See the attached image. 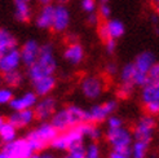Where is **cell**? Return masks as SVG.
<instances>
[{"mask_svg":"<svg viewBox=\"0 0 159 158\" xmlns=\"http://www.w3.org/2000/svg\"><path fill=\"white\" fill-rule=\"evenodd\" d=\"M154 7H155V13H157V16L159 17V3H155Z\"/></svg>","mask_w":159,"mask_h":158,"instance_id":"7bdbcfd3","label":"cell"},{"mask_svg":"<svg viewBox=\"0 0 159 158\" xmlns=\"http://www.w3.org/2000/svg\"><path fill=\"white\" fill-rule=\"evenodd\" d=\"M13 99V92L8 87H0V105L9 104Z\"/></svg>","mask_w":159,"mask_h":158,"instance_id":"4dcf8cb0","label":"cell"},{"mask_svg":"<svg viewBox=\"0 0 159 158\" xmlns=\"http://www.w3.org/2000/svg\"><path fill=\"white\" fill-rule=\"evenodd\" d=\"M70 25V12L65 5H56L54 7V17H53V23L52 29L54 33H63L66 31Z\"/></svg>","mask_w":159,"mask_h":158,"instance_id":"5bb4252c","label":"cell"},{"mask_svg":"<svg viewBox=\"0 0 159 158\" xmlns=\"http://www.w3.org/2000/svg\"><path fill=\"white\" fill-rule=\"evenodd\" d=\"M39 3H40L42 5H47V4H52L53 0H38Z\"/></svg>","mask_w":159,"mask_h":158,"instance_id":"b9f144b4","label":"cell"},{"mask_svg":"<svg viewBox=\"0 0 159 158\" xmlns=\"http://www.w3.org/2000/svg\"><path fill=\"white\" fill-rule=\"evenodd\" d=\"M149 144L148 141L142 140H133V143L131 145V157L132 158H145L149 151Z\"/></svg>","mask_w":159,"mask_h":158,"instance_id":"484cf974","label":"cell"},{"mask_svg":"<svg viewBox=\"0 0 159 158\" xmlns=\"http://www.w3.org/2000/svg\"><path fill=\"white\" fill-rule=\"evenodd\" d=\"M69 156L73 158H85V146L84 144H78L75 146H73L69 151Z\"/></svg>","mask_w":159,"mask_h":158,"instance_id":"1f68e13d","label":"cell"},{"mask_svg":"<svg viewBox=\"0 0 159 158\" xmlns=\"http://www.w3.org/2000/svg\"><path fill=\"white\" fill-rule=\"evenodd\" d=\"M25 2H29V3H30V2H31V0H25Z\"/></svg>","mask_w":159,"mask_h":158,"instance_id":"816d5d0a","label":"cell"},{"mask_svg":"<svg viewBox=\"0 0 159 158\" xmlns=\"http://www.w3.org/2000/svg\"><path fill=\"white\" fill-rule=\"evenodd\" d=\"M63 158H73V157H70V156H66V157H63Z\"/></svg>","mask_w":159,"mask_h":158,"instance_id":"681fc988","label":"cell"},{"mask_svg":"<svg viewBox=\"0 0 159 158\" xmlns=\"http://www.w3.org/2000/svg\"><path fill=\"white\" fill-rule=\"evenodd\" d=\"M56 69H57V61L54 57V49L53 45L47 43L40 45V52L36 61L33 65L29 66L27 74L30 81H36V79L47 77V75H53Z\"/></svg>","mask_w":159,"mask_h":158,"instance_id":"6da1fadb","label":"cell"},{"mask_svg":"<svg viewBox=\"0 0 159 158\" xmlns=\"http://www.w3.org/2000/svg\"><path fill=\"white\" fill-rule=\"evenodd\" d=\"M0 158H14V157H13V156H11L9 153H8V152H5L4 149H3V151L0 152Z\"/></svg>","mask_w":159,"mask_h":158,"instance_id":"60d3db41","label":"cell"},{"mask_svg":"<svg viewBox=\"0 0 159 158\" xmlns=\"http://www.w3.org/2000/svg\"><path fill=\"white\" fill-rule=\"evenodd\" d=\"M16 136H17V128H16L9 121L8 122L3 121L0 123V140L7 144V143L13 141L16 139Z\"/></svg>","mask_w":159,"mask_h":158,"instance_id":"cb8c5ba5","label":"cell"},{"mask_svg":"<svg viewBox=\"0 0 159 158\" xmlns=\"http://www.w3.org/2000/svg\"><path fill=\"white\" fill-rule=\"evenodd\" d=\"M21 60L27 67L33 65L36 61L39 52H40V45L36 40H27L21 48Z\"/></svg>","mask_w":159,"mask_h":158,"instance_id":"9a60e30c","label":"cell"},{"mask_svg":"<svg viewBox=\"0 0 159 158\" xmlns=\"http://www.w3.org/2000/svg\"><path fill=\"white\" fill-rule=\"evenodd\" d=\"M97 13L100 16V18L102 21L105 20H109L110 18V14H111V9H110V5L107 3H101L98 9H97Z\"/></svg>","mask_w":159,"mask_h":158,"instance_id":"836d02e7","label":"cell"},{"mask_svg":"<svg viewBox=\"0 0 159 158\" xmlns=\"http://www.w3.org/2000/svg\"><path fill=\"white\" fill-rule=\"evenodd\" d=\"M21 52L17 48H13L3 54H0V73L4 74L12 70H17L21 65Z\"/></svg>","mask_w":159,"mask_h":158,"instance_id":"4fadbf2b","label":"cell"},{"mask_svg":"<svg viewBox=\"0 0 159 158\" xmlns=\"http://www.w3.org/2000/svg\"><path fill=\"white\" fill-rule=\"evenodd\" d=\"M101 3H109V0H100Z\"/></svg>","mask_w":159,"mask_h":158,"instance_id":"bcb514c9","label":"cell"},{"mask_svg":"<svg viewBox=\"0 0 159 158\" xmlns=\"http://www.w3.org/2000/svg\"><path fill=\"white\" fill-rule=\"evenodd\" d=\"M79 127H80L84 137L89 139V140H92V141H96V140H98V139L102 136V132H101V130L96 126V123L84 122V123H82V124H79Z\"/></svg>","mask_w":159,"mask_h":158,"instance_id":"d4e9b609","label":"cell"},{"mask_svg":"<svg viewBox=\"0 0 159 158\" xmlns=\"http://www.w3.org/2000/svg\"><path fill=\"white\" fill-rule=\"evenodd\" d=\"M118 108V102L115 100H107L101 104L93 105L89 110H87V122L101 123L105 122Z\"/></svg>","mask_w":159,"mask_h":158,"instance_id":"9c48e42d","label":"cell"},{"mask_svg":"<svg viewBox=\"0 0 159 158\" xmlns=\"http://www.w3.org/2000/svg\"><path fill=\"white\" fill-rule=\"evenodd\" d=\"M106 140L111 149H114V151L129 152L131 145L133 143V135L128 128H124L122 126L118 128H107Z\"/></svg>","mask_w":159,"mask_h":158,"instance_id":"277c9868","label":"cell"},{"mask_svg":"<svg viewBox=\"0 0 159 158\" xmlns=\"http://www.w3.org/2000/svg\"><path fill=\"white\" fill-rule=\"evenodd\" d=\"M51 119V123L56 127V130L62 132L87 122V110L78 105H70L56 112Z\"/></svg>","mask_w":159,"mask_h":158,"instance_id":"7a4b0ae2","label":"cell"},{"mask_svg":"<svg viewBox=\"0 0 159 158\" xmlns=\"http://www.w3.org/2000/svg\"><path fill=\"white\" fill-rule=\"evenodd\" d=\"M133 90H134V86L132 83L120 82V86L118 87V96L120 99H128L133 93Z\"/></svg>","mask_w":159,"mask_h":158,"instance_id":"f1b7e54d","label":"cell"},{"mask_svg":"<svg viewBox=\"0 0 159 158\" xmlns=\"http://www.w3.org/2000/svg\"><path fill=\"white\" fill-rule=\"evenodd\" d=\"M141 101L148 114L159 115V82H148L142 86Z\"/></svg>","mask_w":159,"mask_h":158,"instance_id":"8992f818","label":"cell"},{"mask_svg":"<svg viewBox=\"0 0 159 158\" xmlns=\"http://www.w3.org/2000/svg\"><path fill=\"white\" fill-rule=\"evenodd\" d=\"M100 16H98V13H96V12H92V13H88V23L89 25H98L100 23Z\"/></svg>","mask_w":159,"mask_h":158,"instance_id":"ab89813d","label":"cell"},{"mask_svg":"<svg viewBox=\"0 0 159 158\" xmlns=\"http://www.w3.org/2000/svg\"><path fill=\"white\" fill-rule=\"evenodd\" d=\"M125 31V27L122 21L119 20H105L101 23H98V35L102 40L107 39H119L122 38Z\"/></svg>","mask_w":159,"mask_h":158,"instance_id":"30bf717a","label":"cell"},{"mask_svg":"<svg viewBox=\"0 0 159 158\" xmlns=\"http://www.w3.org/2000/svg\"><path fill=\"white\" fill-rule=\"evenodd\" d=\"M14 17L18 22L26 23L31 20V8L29 2L14 0Z\"/></svg>","mask_w":159,"mask_h":158,"instance_id":"7402d4cb","label":"cell"},{"mask_svg":"<svg viewBox=\"0 0 159 158\" xmlns=\"http://www.w3.org/2000/svg\"><path fill=\"white\" fill-rule=\"evenodd\" d=\"M42 157H43V158H54V156H52V154H49V153H47V154H43Z\"/></svg>","mask_w":159,"mask_h":158,"instance_id":"ee69618b","label":"cell"},{"mask_svg":"<svg viewBox=\"0 0 159 158\" xmlns=\"http://www.w3.org/2000/svg\"><path fill=\"white\" fill-rule=\"evenodd\" d=\"M105 88H106V83L104 78L100 75H87L80 82L82 93L89 100L98 99L104 93Z\"/></svg>","mask_w":159,"mask_h":158,"instance_id":"ba28073f","label":"cell"},{"mask_svg":"<svg viewBox=\"0 0 159 158\" xmlns=\"http://www.w3.org/2000/svg\"><path fill=\"white\" fill-rule=\"evenodd\" d=\"M60 2H67V0H60Z\"/></svg>","mask_w":159,"mask_h":158,"instance_id":"f907efd6","label":"cell"},{"mask_svg":"<svg viewBox=\"0 0 159 158\" xmlns=\"http://www.w3.org/2000/svg\"><path fill=\"white\" fill-rule=\"evenodd\" d=\"M53 17H54V5H52V4L42 5L40 11L36 14L35 23L39 29H43V30L52 29Z\"/></svg>","mask_w":159,"mask_h":158,"instance_id":"2e32d148","label":"cell"},{"mask_svg":"<svg viewBox=\"0 0 159 158\" xmlns=\"http://www.w3.org/2000/svg\"><path fill=\"white\" fill-rule=\"evenodd\" d=\"M17 48V39L7 29H0V54Z\"/></svg>","mask_w":159,"mask_h":158,"instance_id":"603a6c76","label":"cell"},{"mask_svg":"<svg viewBox=\"0 0 159 158\" xmlns=\"http://www.w3.org/2000/svg\"><path fill=\"white\" fill-rule=\"evenodd\" d=\"M57 135H58V131L56 130L54 126L52 123L44 122L40 126H38L35 130L30 131L27 133L26 139L34 152H40L47 145H51Z\"/></svg>","mask_w":159,"mask_h":158,"instance_id":"3957f363","label":"cell"},{"mask_svg":"<svg viewBox=\"0 0 159 158\" xmlns=\"http://www.w3.org/2000/svg\"><path fill=\"white\" fill-rule=\"evenodd\" d=\"M105 72H106V74L110 75V77L115 75V74L118 73V66H116V64H114V62H109V64L105 66Z\"/></svg>","mask_w":159,"mask_h":158,"instance_id":"f35d334b","label":"cell"},{"mask_svg":"<svg viewBox=\"0 0 159 158\" xmlns=\"http://www.w3.org/2000/svg\"><path fill=\"white\" fill-rule=\"evenodd\" d=\"M106 123H107V128H118V127H122L123 126V119L120 117L111 114L106 119Z\"/></svg>","mask_w":159,"mask_h":158,"instance_id":"e575fe53","label":"cell"},{"mask_svg":"<svg viewBox=\"0 0 159 158\" xmlns=\"http://www.w3.org/2000/svg\"><path fill=\"white\" fill-rule=\"evenodd\" d=\"M3 121H4V119H3V117H2V115H0V123H2Z\"/></svg>","mask_w":159,"mask_h":158,"instance_id":"c3c4849f","label":"cell"},{"mask_svg":"<svg viewBox=\"0 0 159 158\" xmlns=\"http://www.w3.org/2000/svg\"><path fill=\"white\" fill-rule=\"evenodd\" d=\"M0 83H2V78H0Z\"/></svg>","mask_w":159,"mask_h":158,"instance_id":"f5cc1de1","label":"cell"},{"mask_svg":"<svg viewBox=\"0 0 159 158\" xmlns=\"http://www.w3.org/2000/svg\"><path fill=\"white\" fill-rule=\"evenodd\" d=\"M101 151L96 143H91L85 146V158H100Z\"/></svg>","mask_w":159,"mask_h":158,"instance_id":"f546056e","label":"cell"},{"mask_svg":"<svg viewBox=\"0 0 159 158\" xmlns=\"http://www.w3.org/2000/svg\"><path fill=\"white\" fill-rule=\"evenodd\" d=\"M63 57L67 62L73 65H78L80 64L84 58V48L82 47L80 43H78L76 40L75 42H70L67 44V47L63 51Z\"/></svg>","mask_w":159,"mask_h":158,"instance_id":"d6986e66","label":"cell"},{"mask_svg":"<svg viewBox=\"0 0 159 158\" xmlns=\"http://www.w3.org/2000/svg\"><path fill=\"white\" fill-rule=\"evenodd\" d=\"M38 95L35 92H26L21 95V96L13 97L9 102V106L13 110H25V109H31L34 108L36 101H38Z\"/></svg>","mask_w":159,"mask_h":158,"instance_id":"e0dca14e","label":"cell"},{"mask_svg":"<svg viewBox=\"0 0 159 158\" xmlns=\"http://www.w3.org/2000/svg\"><path fill=\"white\" fill-rule=\"evenodd\" d=\"M105 49L109 54H113L116 49V40L115 39H107L105 40Z\"/></svg>","mask_w":159,"mask_h":158,"instance_id":"74e56055","label":"cell"},{"mask_svg":"<svg viewBox=\"0 0 159 158\" xmlns=\"http://www.w3.org/2000/svg\"><path fill=\"white\" fill-rule=\"evenodd\" d=\"M148 82H159V61H155L148 73Z\"/></svg>","mask_w":159,"mask_h":158,"instance_id":"d6a6232c","label":"cell"},{"mask_svg":"<svg viewBox=\"0 0 159 158\" xmlns=\"http://www.w3.org/2000/svg\"><path fill=\"white\" fill-rule=\"evenodd\" d=\"M35 113L31 109H25V110H14V112L9 115V121L16 128L26 127L31 122L34 121Z\"/></svg>","mask_w":159,"mask_h":158,"instance_id":"ac0fdd59","label":"cell"},{"mask_svg":"<svg viewBox=\"0 0 159 158\" xmlns=\"http://www.w3.org/2000/svg\"><path fill=\"white\" fill-rule=\"evenodd\" d=\"M2 81L8 86V87H20L23 82V75L20 70H12V72L4 73L2 77Z\"/></svg>","mask_w":159,"mask_h":158,"instance_id":"4316f807","label":"cell"},{"mask_svg":"<svg viewBox=\"0 0 159 158\" xmlns=\"http://www.w3.org/2000/svg\"><path fill=\"white\" fill-rule=\"evenodd\" d=\"M134 65L133 62L131 64H125L120 70V82L124 83H132L133 84V75H134ZM134 86V84H133Z\"/></svg>","mask_w":159,"mask_h":158,"instance_id":"83f0119b","label":"cell"},{"mask_svg":"<svg viewBox=\"0 0 159 158\" xmlns=\"http://www.w3.org/2000/svg\"><path fill=\"white\" fill-rule=\"evenodd\" d=\"M109 158H132L131 152H124V151H111L109 154Z\"/></svg>","mask_w":159,"mask_h":158,"instance_id":"8d00e7d4","label":"cell"},{"mask_svg":"<svg viewBox=\"0 0 159 158\" xmlns=\"http://www.w3.org/2000/svg\"><path fill=\"white\" fill-rule=\"evenodd\" d=\"M155 127H157V121L154 115H150V114L142 115L136 122V124L133 126V130H132L133 140H142V141L150 143L153 139Z\"/></svg>","mask_w":159,"mask_h":158,"instance_id":"52a82bcc","label":"cell"},{"mask_svg":"<svg viewBox=\"0 0 159 158\" xmlns=\"http://www.w3.org/2000/svg\"><path fill=\"white\" fill-rule=\"evenodd\" d=\"M82 9L87 13L96 12L97 9V2L96 0H82Z\"/></svg>","mask_w":159,"mask_h":158,"instance_id":"d590c367","label":"cell"},{"mask_svg":"<svg viewBox=\"0 0 159 158\" xmlns=\"http://www.w3.org/2000/svg\"><path fill=\"white\" fill-rule=\"evenodd\" d=\"M3 149L14 158H29L31 154H34L27 139H14L11 143H7Z\"/></svg>","mask_w":159,"mask_h":158,"instance_id":"8fae6325","label":"cell"},{"mask_svg":"<svg viewBox=\"0 0 159 158\" xmlns=\"http://www.w3.org/2000/svg\"><path fill=\"white\" fill-rule=\"evenodd\" d=\"M35 117L39 118L40 121H47L52 118V115L56 113V108H57V102L51 96H43L40 101H36L34 106Z\"/></svg>","mask_w":159,"mask_h":158,"instance_id":"7c38bea8","label":"cell"},{"mask_svg":"<svg viewBox=\"0 0 159 158\" xmlns=\"http://www.w3.org/2000/svg\"><path fill=\"white\" fill-rule=\"evenodd\" d=\"M29 158H43V157H42L40 154H31Z\"/></svg>","mask_w":159,"mask_h":158,"instance_id":"f6af8a7d","label":"cell"},{"mask_svg":"<svg viewBox=\"0 0 159 158\" xmlns=\"http://www.w3.org/2000/svg\"><path fill=\"white\" fill-rule=\"evenodd\" d=\"M84 135L80 130L79 126H75V127H71L66 131H62L61 135H57L56 139L52 141V146L57 151H70L73 146L82 144L83 143Z\"/></svg>","mask_w":159,"mask_h":158,"instance_id":"5b68a950","label":"cell"},{"mask_svg":"<svg viewBox=\"0 0 159 158\" xmlns=\"http://www.w3.org/2000/svg\"><path fill=\"white\" fill-rule=\"evenodd\" d=\"M33 86H34V92L38 96H48V95L54 90L56 87V78L53 75H47V77H42L33 81Z\"/></svg>","mask_w":159,"mask_h":158,"instance_id":"ffe728a7","label":"cell"},{"mask_svg":"<svg viewBox=\"0 0 159 158\" xmlns=\"http://www.w3.org/2000/svg\"><path fill=\"white\" fill-rule=\"evenodd\" d=\"M152 2H153V3L155 4V3H159V0H152Z\"/></svg>","mask_w":159,"mask_h":158,"instance_id":"7dc6e473","label":"cell"},{"mask_svg":"<svg viewBox=\"0 0 159 158\" xmlns=\"http://www.w3.org/2000/svg\"><path fill=\"white\" fill-rule=\"evenodd\" d=\"M154 62H155L154 54L152 52H149V51H145V52H141L140 54H137L136 58H134V61H133V65H134V67H136V70L148 74Z\"/></svg>","mask_w":159,"mask_h":158,"instance_id":"44dd1931","label":"cell"}]
</instances>
